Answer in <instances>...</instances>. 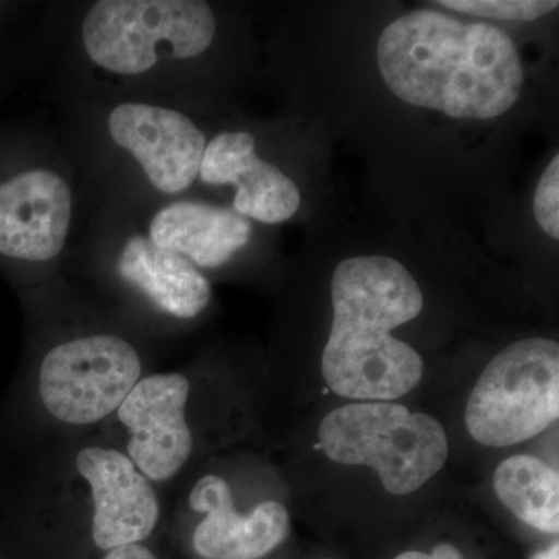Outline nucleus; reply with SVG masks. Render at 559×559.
<instances>
[{
	"mask_svg": "<svg viewBox=\"0 0 559 559\" xmlns=\"http://www.w3.org/2000/svg\"><path fill=\"white\" fill-rule=\"evenodd\" d=\"M378 68L400 100L452 119H496L516 105L524 86L520 51L502 28L429 9L382 32Z\"/></svg>",
	"mask_w": 559,
	"mask_h": 559,
	"instance_id": "nucleus-1",
	"label": "nucleus"
},
{
	"mask_svg": "<svg viewBox=\"0 0 559 559\" xmlns=\"http://www.w3.org/2000/svg\"><path fill=\"white\" fill-rule=\"evenodd\" d=\"M216 36L215 9L202 0H97L70 25L66 57L97 81L95 87L105 81L86 97L139 98L182 109L183 81Z\"/></svg>",
	"mask_w": 559,
	"mask_h": 559,
	"instance_id": "nucleus-2",
	"label": "nucleus"
},
{
	"mask_svg": "<svg viewBox=\"0 0 559 559\" xmlns=\"http://www.w3.org/2000/svg\"><path fill=\"white\" fill-rule=\"evenodd\" d=\"M205 146L200 124L175 106L123 97L73 105L69 154L106 193L105 204L145 212L187 198Z\"/></svg>",
	"mask_w": 559,
	"mask_h": 559,
	"instance_id": "nucleus-3",
	"label": "nucleus"
},
{
	"mask_svg": "<svg viewBox=\"0 0 559 559\" xmlns=\"http://www.w3.org/2000/svg\"><path fill=\"white\" fill-rule=\"evenodd\" d=\"M333 320L322 353L326 388L349 401H396L425 377V360L393 330L417 319L425 299L400 261L360 255L331 278Z\"/></svg>",
	"mask_w": 559,
	"mask_h": 559,
	"instance_id": "nucleus-4",
	"label": "nucleus"
},
{
	"mask_svg": "<svg viewBox=\"0 0 559 559\" xmlns=\"http://www.w3.org/2000/svg\"><path fill=\"white\" fill-rule=\"evenodd\" d=\"M319 450L337 465L369 468L390 495H415L447 465L443 426L396 401H352L320 421Z\"/></svg>",
	"mask_w": 559,
	"mask_h": 559,
	"instance_id": "nucleus-5",
	"label": "nucleus"
},
{
	"mask_svg": "<svg viewBox=\"0 0 559 559\" xmlns=\"http://www.w3.org/2000/svg\"><path fill=\"white\" fill-rule=\"evenodd\" d=\"M559 418V345L527 337L500 349L471 390L465 426L481 447L510 448Z\"/></svg>",
	"mask_w": 559,
	"mask_h": 559,
	"instance_id": "nucleus-6",
	"label": "nucleus"
},
{
	"mask_svg": "<svg viewBox=\"0 0 559 559\" xmlns=\"http://www.w3.org/2000/svg\"><path fill=\"white\" fill-rule=\"evenodd\" d=\"M142 373V356L127 337L109 331L76 334L40 360L39 399L58 421L94 425L116 414Z\"/></svg>",
	"mask_w": 559,
	"mask_h": 559,
	"instance_id": "nucleus-7",
	"label": "nucleus"
},
{
	"mask_svg": "<svg viewBox=\"0 0 559 559\" xmlns=\"http://www.w3.org/2000/svg\"><path fill=\"white\" fill-rule=\"evenodd\" d=\"M84 245L123 288L165 318L191 320L207 310L212 286L205 274L154 245L130 210L105 204Z\"/></svg>",
	"mask_w": 559,
	"mask_h": 559,
	"instance_id": "nucleus-8",
	"label": "nucleus"
},
{
	"mask_svg": "<svg viewBox=\"0 0 559 559\" xmlns=\"http://www.w3.org/2000/svg\"><path fill=\"white\" fill-rule=\"evenodd\" d=\"M72 168L55 148L49 159L0 180V255L28 266L62 259L79 209Z\"/></svg>",
	"mask_w": 559,
	"mask_h": 559,
	"instance_id": "nucleus-9",
	"label": "nucleus"
},
{
	"mask_svg": "<svg viewBox=\"0 0 559 559\" xmlns=\"http://www.w3.org/2000/svg\"><path fill=\"white\" fill-rule=\"evenodd\" d=\"M189 378L178 371L142 377L117 409L128 432L127 455L150 481L173 479L189 462Z\"/></svg>",
	"mask_w": 559,
	"mask_h": 559,
	"instance_id": "nucleus-10",
	"label": "nucleus"
},
{
	"mask_svg": "<svg viewBox=\"0 0 559 559\" xmlns=\"http://www.w3.org/2000/svg\"><path fill=\"white\" fill-rule=\"evenodd\" d=\"M75 463L91 491L95 546L109 551L148 539L159 521V500L132 460L112 448L87 447Z\"/></svg>",
	"mask_w": 559,
	"mask_h": 559,
	"instance_id": "nucleus-11",
	"label": "nucleus"
},
{
	"mask_svg": "<svg viewBox=\"0 0 559 559\" xmlns=\"http://www.w3.org/2000/svg\"><path fill=\"white\" fill-rule=\"evenodd\" d=\"M198 182L231 187V210L261 224L286 223L299 212L301 194L289 176L263 159L249 131H223L207 140Z\"/></svg>",
	"mask_w": 559,
	"mask_h": 559,
	"instance_id": "nucleus-12",
	"label": "nucleus"
},
{
	"mask_svg": "<svg viewBox=\"0 0 559 559\" xmlns=\"http://www.w3.org/2000/svg\"><path fill=\"white\" fill-rule=\"evenodd\" d=\"M190 509L202 514L191 544L202 559H263L290 532V514L277 500H264L249 513L235 509L229 484L205 474L191 488Z\"/></svg>",
	"mask_w": 559,
	"mask_h": 559,
	"instance_id": "nucleus-13",
	"label": "nucleus"
},
{
	"mask_svg": "<svg viewBox=\"0 0 559 559\" xmlns=\"http://www.w3.org/2000/svg\"><path fill=\"white\" fill-rule=\"evenodd\" d=\"M145 213L142 226L150 240L183 257L202 274L227 266L252 242V221L230 207L182 198Z\"/></svg>",
	"mask_w": 559,
	"mask_h": 559,
	"instance_id": "nucleus-14",
	"label": "nucleus"
},
{
	"mask_svg": "<svg viewBox=\"0 0 559 559\" xmlns=\"http://www.w3.org/2000/svg\"><path fill=\"white\" fill-rule=\"evenodd\" d=\"M492 489L500 503L528 527L559 533V474L543 459L516 454L499 463Z\"/></svg>",
	"mask_w": 559,
	"mask_h": 559,
	"instance_id": "nucleus-15",
	"label": "nucleus"
},
{
	"mask_svg": "<svg viewBox=\"0 0 559 559\" xmlns=\"http://www.w3.org/2000/svg\"><path fill=\"white\" fill-rule=\"evenodd\" d=\"M437 5L499 21H535L557 10V0H440Z\"/></svg>",
	"mask_w": 559,
	"mask_h": 559,
	"instance_id": "nucleus-16",
	"label": "nucleus"
},
{
	"mask_svg": "<svg viewBox=\"0 0 559 559\" xmlns=\"http://www.w3.org/2000/svg\"><path fill=\"white\" fill-rule=\"evenodd\" d=\"M533 212L540 229L551 240H559V157L551 159L549 167L540 176L533 202Z\"/></svg>",
	"mask_w": 559,
	"mask_h": 559,
	"instance_id": "nucleus-17",
	"label": "nucleus"
},
{
	"mask_svg": "<svg viewBox=\"0 0 559 559\" xmlns=\"http://www.w3.org/2000/svg\"><path fill=\"white\" fill-rule=\"evenodd\" d=\"M393 559H465V557L452 544L440 543L433 547L432 551L406 550Z\"/></svg>",
	"mask_w": 559,
	"mask_h": 559,
	"instance_id": "nucleus-18",
	"label": "nucleus"
},
{
	"mask_svg": "<svg viewBox=\"0 0 559 559\" xmlns=\"http://www.w3.org/2000/svg\"><path fill=\"white\" fill-rule=\"evenodd\" d=\"M103 559H157L156 555L153 554L148 549V547L143 546V544H132V546L119 547V549H114L106 551L105 557Z\"/></svg>",
	"mask_w": 559,
	"mask_h": 559,
	"instance_id": "nucleus-19",
	"label": "nucleus"
},
{
	"mask_svg": "<svg viewBox=\"0 0 559 559\" xmlns=\"http://www.w3.org/2000/svg\"><path fill=\"white\" fill-rule=\"evenodd\" d=\"M528 559H559L558 539L547 546L546 549L536 550Z\"/></svg>",
	"mask_w": 559,
	"mask_h": 559,
	"instance_id": "nucleus-20",
	"label": "nucleus"
},
{
	"mask_svg": "<svg viewBox=\"0 0 559 559\" xmlns=\"http://www.w3.org/2000/svg\"><path fill=\"white\" fill-rule=\"evenodd\" d=\"M322 559H334V558H322Z\"/></svg>",
	"mask_w": 559,
	"mask_h": 559,
	"instance_id": "nucleus-21",
	"label": "nucleus"
}]
</instances>
